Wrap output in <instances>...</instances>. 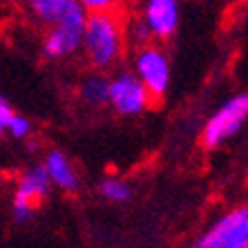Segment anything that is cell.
<instances>
[{"label": "cell", "instance_id": "cell-9", "mask_svg": "<svg viewBox=\"0 0 248 248\" xmlns=\"http://www.w3.org/2000/svg\"><path fill=\"white\" fill-rule=\"evenodd\" d=\"M83 25H56L47 27V34L43 38V56L49 61H67L74 54L81 52Z\"/></svg>", "mask_w": 248, "mask_h": 248}, {"label": "cell", "instance_id": "cell-7", "mask_svg": "<svg viewBox=\"0 0 248 248\" xmlns=\"http://www.w3.org/2000/svg\"><path fill=\"white\" fill-rule=\"evenodd\" d=\"M27 9L43 27L56 25H85L87 12L78 0H27Z\"/></svg>", "mask_w": 248, "mask_h": 248}, {"label": "cell", "instance_id": "cell-10", "mask_svg": "<svg viewBox=\"0 0 248 248\" xmlns=\"http://www.w3.org/2000/svg\"><path fill=\"white\" fill-rule=\"evenodd\" d=\"M43 168H45L47 177L52 181L54 188L63 192H76L81 188V177L76 172L74 163L65 152L61 150H49L43 159Z\"/></svg>", "mask_w": 248, "mask_h": 248}, {"label": "cell", "instance_id": "cell-15", "mask_svg": "<svg viewBox=\"0 0 248 248\" xmlns=\"http://www.w3.org/2000/svg\"><path fill=\"white\" fill-rule=\"evenodd\" d=\"M125 36H127V38H132L137 45H145V43L152 41L150 31H148V27L143 25V20H141V18L130 23V29H125Z\"/></svg>", "mask_w": 248, "mask_h": 248}, {"label": "cell", "instance_id": "cell-14", "mask_svg": "<svg viewBox=\"0 0 248 248\" xmlns=\"http://www.w3.org/2000/svg\"><path fill=\"white\" fill-rule=\"evenodd\" d=\"M81 7L87 14H103V12H116L123 0H78Z\"/></svg>", "mask_w": 248, "mask_h": 248}, {"label": "cell", "instance_id": "cell-5", "mask_svg": "<svg viewBox=\"0 0 248 248\" xmlns=\"http://www.w3.org/2000/svg\"><path fill=\"white\" fill-rule=\"evenodd\" d=\"M248 244V208L237 206L208 226L192 248H244Z\"/></svg>", "mask_w": 248, "mask_h": 248}, {"label": "cell", "instance_id": "cell-13", "mask_svg": "<svg viewBox=\"0 0 248 248\" xmlns=\"http://www.w3.org/2000/svg\"><path fill=\"white\" fill-rule=\"evenodd\" d=\"M7 134L12 139H18V141L27 139L29 134H31V123H29V119L23 114H18V112H14V116L9 119V125H7Z\"/></svg>", "mask_w": 248, "mask_h": 248}, {"label": "cell", "instance_id": "cell-4", "mask_svg": "<svg viewBox=\"0 0 248 248\" xmlns=\"http://www.w3.org/2000/svg\"><path fill=\"white\" fill-rule=\"evenodd\" d=\"M54 186L47 177L43 163L38 166H29L27 170L20 172L14 188V199H12V217L18 224H27L31 221L34 213L41 208V203L47 199L49 190Z\"/></svg>", "mask_w": 248, "mask_h": 248}, {"label": "cell", "instance_id": "cell-12", "mask_svg": "<svg viewBox=\"0 0 248 248\" xmlns=\"http://www.w3.org/2000/svg\"><path fill=\"white\" fill-rule=\"evenodd\" d=\"M98 192H101L103 199H108L112 203H125L134 195L132 186L125 179H121V177H103L101 184H98Z\"/></svg>", "mask_w": 248, "mask_h": 248}, {"label": "cell", "instance_id": "cell-17", "mask_svg": "<svg viewBox=\"0 0 248 248\" xmlns=\"http://www.w3.org/2000/svg\"><path fill=\"white\" fill-rule=\"evenodd\" d=\"M244 248H248V244H246V246H244Z\"/></svg>", "mask_w": 248, "mask_h": 248}, {"label": "cell", "instance_id": "cell-11", "mask_svg": "<svg viewBox=\"0 0 248 248\" xmlns=\"http://www.w3.org/2000/svg\"><path fill=\"white\" fill-rule=\"evenodd\" d=\"M108 94H110V76L98 69H92L78 85V98L87 108H105Z\"/></svg>", "mask_w": 248, "mask_h": 248}, {"label": "cell", "instance_id": "cell-1", "mask_svg": "<svg viewBox=\"0 0 248 248\" xmlns=\"http://www.w3.org/2000/svg\"><path fill=\"white\" fill-rule=\"evenodd\" d=\"M125 45V25L119 18V14H87L85 25H83L81 52L90 67L98 69V72L112 69L123 58Z\"/></svg>", "mask_w": 248, "mask_h": 248}, {"label": "cell", "instance_id": "cell-3", "mask_svg": "<svg viewBox=\"0 0 248 248\" xmlns=\"http://www.w3.org/2000/svg\"><path fill=\"white\" fill-rule=\"evenodd\" d=\"M248 121V94H235L226 103H221L213 114L208 116L202 130V143L206 148H219L228 139H232L244 123Z\"/></svg>", "mask_w": 248, "mask_h": 248}, {"label": "cell", "instance_id": "cell-6", "mask_svg": "<svg viewBox=\"0 0 248 248\" xmlns=\"http://www.w3.org/2000/svg\"><path fill=\"white\" fill-rule=\"evenodd\" d=\"M155 103L132 69H121L110 78L108 105L121 116H139Z\"/></svg>", "mask_w": 248, "mask_h": 248}, {"label": "cell", "instance_id": "cell-8", "mask_svg": "<svg viewBox=\"0 0 248 248\" xmlns=\"http://www.w3.org/2000/svg\"><path fill=\"white\" fill-rule=\"evenodd\" d=\"M141 20L155 41L172 38L181 20L179 0H143Z\"/></svg>", "mask_w": 248, "mask_h": 248}, {"label": "cell", "instance_id": "cell-2", "mask_svg": "<svg viewBox=\"0 0 248 248\" xmlns=\"http://www.w3.org/2000/svg\"><path fill=\"white\" fill-rule=\"evenodd\" d=\"M132 72L139 76V81L145 85V90L150 92L152 101H161L170 90V81H172V69H170V58L168 52L156 43H145L139 45L137 54H134Z\"/></svg>", "mask_w": 248, "mask_h": 248}, {"label": "cell", "instance_id": "cell-16", "mask_svg": "<svg viewBox=\"0 0 248 248\" xmlns=\"http://www.w3.org/2000/svg\"><path fill=\"white\" fill-rule=\"evenodd\" d=\"M14 108L9 105V101H5V98L0 96V139L7 134V125H9V119L14 116Z\"/></svg>", "mask_w": 248, "mask_h": 248}]
</instances>
